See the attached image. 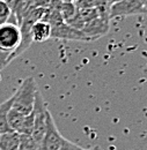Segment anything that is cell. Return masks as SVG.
Instances as JSON below:
<instances>
[{
	"label": "cell",
	"mask_w": 147,
	"mask_h": 150,
	"mask_svg": "<svg viewBox=\"0 0 147 150\" xmlns=\"http://www.w3.org/2000/svg\"><path fill=\"white\" fill-rule=\"evenodd\" d=\"M37 91L38 89L35 79L33 76H28L27 79H24L15 94L13 95L12 109L24 115L31 113L34 110Z\"/></svg>",
	"instance_id": "obj_1"
},
{
	"label": "cell",
	"mask_w": 147,
	"mask_h": 150,
	"mask_svg": "<svg viewBox=\"0 0 147 150\" xmlns=\"http://www.w3.org/2000/svg\"><path fill=\"white\" fill-rule=\"evenodd\" d=\"M21 43V30L18 23L8 21L0 24V53L8 57L12 61L13 53Z\"/></svg>",
	"instance_id": "obj_2"
},
{
	"label": "cell",
	"mask_w": 147,
	"mask_h": 150,
	"mask_svg": "<svg viewBox=\"0 0 147 150\" xmlns=\"http://www.w3.org/2000/svg\"><path fill=\"white\" fill-rule=\"evenodd\" d=\"M100 15L83 25L81 31L89 40H95L104 36L109 30V8H97Z\"/></svg>",
	"instance_id": "obj_3"
},
{
	"label": "cell",
	"mask_w": 147,
	"mask_h": 150,
	"mask_svg": "<svg viewBox=\"0 0 147 150\" xmlns=\"http://www.w3.org/2000/svg\"><path fill=\"white\" fill-rule=\"evenodd\" d=\"M34 128L31 133V137L36 141L37 143L41 144L42 139L45 133V126H46V113L48 109L44 103V99L39 91L36 93V98H35V104H34Z\"/></svg>",
	"instance_id": "obj_4"
},
{
	"label": "cell",
	"mask_w": 147,
	"mask_h": 150,
	"mask_svg": "<svg viewBox=\"0 0 147 150\" xmlns=\"http://www.w3.org/2000/svg\"><path fill=\"white\" fill-rule=\"evenodd\" d=\"M63 141H64V136L60 134L59 129L57 128L54 117L48 110L45 133L41 142V148L42 150H58L60 148Z\"/></svg>",
	"instance_id": "obj_5"
},
{
	"label": "cell",
	"mask_w": 147,
	"mask_h": 150,
	"mask_svg": "<svg viewBox=\"0 0 147 150\" xmlns=\"http://www.w3.org/2000/svg\"><path fill=\"white\" fill-rule=\"evenodd\" d=\"M146 14V8L138 0H121L109 7V19Z\"/></svg>",
	"instance_id": "obj_6"
},
{
	"label": "cell",
	"mask_w": 147,
	"mask_h": 150,
	"mask_svg": "<svg viewBox=\"0 0 147 150\" xmlns=\"http://www.w3.org/2000/svg\"><path fill=\"white\" fill-rule=\"evenodd\" d=\"M51 38L56 39H66V40H80V42H91L88 37L81 31L69 25L65 21L58 24L51 25Z\"/></svg>",
	"instance_id": "obj_7"
},
{
	"label": "cell",
	"mask_w": 147,
	"mask_h": 150,
	"mask_svg": "<svg viewBox=\"0 0 147 150\" xmlns=\"http://www.w3.org/2000/svg\"><path fill=\"white\" fill-rule=\"evenodd\" d=\"M30 35L33 42L42 43L51 38V24L46 21L39 20L36 21L30 29Z\"/></svg>",
	"instance_id": "obj_8"
},
{
	"label": "cell",
	"mask_w": 147,
	"mask_h": 150,
	"mask_svg": "<svg viewBox=\"0 0 147 150\" xmlns=\"http://www.w3.org/2000/svg\"><path fill=\"white\" fill-rule=\"evenodd\" d=\"M21 134L15 131H8L0 134V150H19Z\"/></svg>",
	"instance_id": "obj_9"
},
{
	"label": "cell",
	"mask_w": 147,
	"mask_h": 150,
	"mask_svg": "<svg viewBox=\"0 0 147 150\" xmlns=\"http://www.w3.org/2000/svg\"><path fill=\"white\" fill-rule=\"evenodd\" d=\"M12 104H13V96L0 104V134L11 131L7 118H8L9 110L12 109Z\"/></svg>",
	"instance_id": "obj_10"
},
{
	"label": "cell",
	"mask_w": 147,
	"mask_h": 150,
	"mask_svg": "<svg viewBox=\"0 0 147 150\" xmlns=\"http://www.w3.org/2000/svg\"><path fill=\"white\" fill-rule=\"evenodd\" d=\"M24 118H26L24 114L15 111L14 109H11L8 112V118H7L9 129L20 133L21 128H22V125H23V121H24Z\"/></svg>",
	"instance_id": "obj_11"
},
{
	"label": "cell",
	"mask_w": 147,
	"mask_h": 150,
	"mask_svg": "<svg viewBox=\"0 0 147 150\" xmlns=\"http://www.w3.org/2000/svg\"><path fill=\"white\" fill-rule=\"evenodd\" d=\"M2 1L8 6L12 14L15 16V19L18 21V24H20V22L22 20V15L26 9L24 0H2Z\"/></svg>",
	"instance_id": "obj_12"
},
{
	"label": "cell",
	"mask_w": 147,
	"mask_h": 150,
	"mask_svg": "<svg viewBox=\"0 0 147 150\" xmlns=\"http://www.w3.org/2000/svg\"><path fill=\"white\" fill-rule=\"evenodd\" d=\"M76 11H78V8L75 7L74 1L73 2H61L60 8H59V12H60V14H61L65 22L69 21L70 19H72L75 15Z\"/></svg>",
	"instance_id": "obj_13"
},
{
	"label": "cell",
	"mask_w": 147,
	"mask_h": 150,
	"mask_svg": "<svg viewBox=\"0 0 147 150\" xmlns=\"http://www.w3.org/2000/svg\"><path fill=\"white\" fill-rule=\"evenodd\" d=\"M11 16H12L11 9L8 8V6L2 0H0V24H2L5 22H8Z\"/></svg>",
	"instance_id": "obj_14"
},
{
	"label": "cell",
	"mask_w": 147,
	"mask_h": 150,
	"mask_svg": "<svg viewBox=\"0 0 147 150\" xmlns=\"http://www.w3.org/2000/svg\"><path fill=\"white\" fill-rule=\"evenodd\" d=\"M74 5L78 9H89V8H96L93 0H75Z\"/></svg>",
	"instance_id": "obj_15"
},
{
	"label": "cell",
	"mask_w": 147,
	"mask_h": 150,
	"mask_svg": "<svg viewBox=\"0 0 147 150\" xmlns=\"http://www.w3.org/2000/svg\"><path fill=\"white\" fill-rule=\"evenodd\" d=\"M58 150H87V149H85V148H82V147L75 144L72 141H69V140L64 139V141H63L60 148Z\"/></svg>",
	"instance_id": "obj_16"
},
{
	"label": "cell",
	"mask_w": 147,
	"mask_h": 150,
	"mask_svg": "<svg viewBox=\"0 0 147 150\" xmlns=\"http://www.w3.org/2000/svg\"><path fill=\"white\" fill-rule=\"evenodd\" d=\"M51 0H31L30 6L36 8H48Z\"/></svg>",
	"instance_id": "obj_17"
},
{
	"label": "cell",
	"mask_w": 147,
	"mask_h": 150,
	"mask_svg": "<svg viewBox=\"0 0 147 150\" xmlns=\"http://www.w3.org/2000/svg\"><path fill=\"white\" fill-rule=\"evenodd\" d=\"M118 1H121V0H107V4H108V7H110L111 5H113V4H116V2H118Z\"/></svg>",
	"instance_id": "obj_18"
},
{
	"label": "cell",
	"mask_w": 147,
	"mask_h": 150,
	"mask_svg": "<svg viewBox=\"0 0 147 150\" xmlns=\"http://www.w3.org/2000/svg\"><path fill=\"white\" fill-rule=\"evenodd\" d=\"M138 1H139V2H140V4L146 8V12H147V0H138Z\"/></svg>",
	"instance_id": "obj_19"
},
{
	"label": "cell",
	"mask_w": 147,
	"mask_h": 150,
	"mask_svg": "<svg viewBox=\"0 0 147 150\" xmlns=\"http://www.w3.org/2000/svg\"><path fill=\"white\" fill-rule=\"evenodd\" d=\"M89 150H103L101 147H98V146H96V147H93L92 149H89Z\"/></svg>",
	"instance_id": "obj_20"
},
{
	"label": "cell",
	"mask_w": 147,
	"mask_h": 150,
	"mask_svg": "<svg viewBox=\"0 0 147 150\" xmlns=\"http://www.w3.org/2000/svg\"><path fill=\"white\" fill-rule=\"evenodd\" d=\"M24 2H26V7H28V6H30L31 0H24Z\"/></svg>",
	"instance_id": "obj_21"
},
{
	"label": "cell",
	"mask_w": 147,
	"mask_h": 150,
	"mask_svg": "<svg viewBox=\"0 0 147 150\" xmlns=\"http://www.w3.org/2000/svg\"><path fill=\"white\" fill-rule=\"evenodd\" d=\"M61 2H73L74 0H60Z\"/></svg>",
	"instance_id": "obj_22"
},
{
	"label": "cell",
	"mask_w": 147,
	"mask_h": 150,
	"mask_svg": "<svg viewBox=\"0 0 147 150\" xmlns=\"http://www.w3.org/2000/svg\"><path fill=\"white\" fill-rule=\"evenodd\" d=\"M146 14H147V12H146Z\"/></svg>",
	"instance_id": "obj_23"
}]
</instances>
